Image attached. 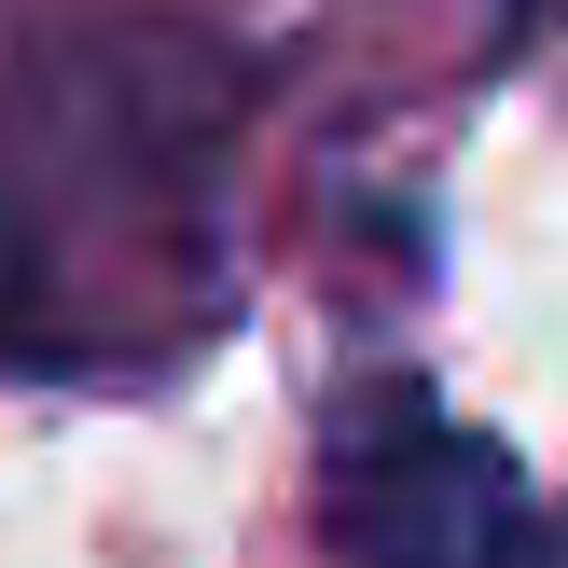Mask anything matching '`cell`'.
<instances>
[{"instance_id": "7a4b0ae2", "label": "cell", "mask_w": 568, "mask_h": 568, "mask_svg": "<svg viewBox=\"0 0 568 568\" xmlns=\"http://www.w3.org/2000/svg\"><path fill=\"white\" fill-rule=\"evenodd\" d=\"M320 541L347 568H541V499L499 430L375 375L320 430Z\"/></svg>"}, {"instance_id": "6da1fadb", "label": "cell", "mask_w": 568, "mask_h": 568, "mask_svg": "<svg viewBox=\"0 0 568 568\" xmlns=\"http://www.w3.org/2000/svg\"><path fill=\"white\" fill-rule=\"evenodd\" d=\"M236 70L181 28H70L0 83V361L111 375L209 305Z\"/></svg>"}]
</instances>
